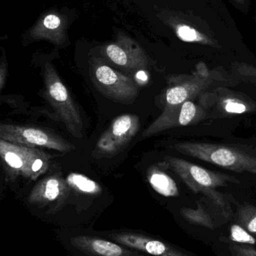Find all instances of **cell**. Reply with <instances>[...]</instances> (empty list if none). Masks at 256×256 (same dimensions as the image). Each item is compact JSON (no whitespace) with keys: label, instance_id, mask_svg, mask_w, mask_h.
<instances>
[{"label":"cell","instance_id":"cell-13","mask_svg":"<svg viewBox=\"0 0 256 256\" xmlns=\"http://www.w3.org/2000/svg\"><path fill=\"white\" fill-rule=\"evenodd\" d=\"M106 54L112 62L128 70H142L147 67V61L140 52H130L116 44L109 45Z\"/></svg>","mask_w":256,"mask_h":256},{"label":"cell","instance_id":"cell-4","mask_svg":"<svg viewBox=\"0 0 256 256\" xmlns=\"http://www.w3.org/2000/svg\"><path fill=\"white\" fill-rule=\"evenodd\" d=\"M0 158L10 178L36 180L50 166L51 156L37 148L14 144L0 138Z\"/></svg>","mask_w":256,"mask_h":256},{"label":"cell","instance_id":"cell-6","mask_svg":"<svg viewBox=\"0 0 256 256\" xmlns=\"http://www.w3.org/2000/svg\"><path fill=\"white\" fill-rule=\"evenodd\" d=\"M0 138L31 148H46L66 152L75 149L74 146L49 130L0 123Z\"/></svg>","mask_w":256,"mask_h":256},{"label":"cell","instance_id":"cell-10","mask_svg":"<svg viewBox=\"0 0 256 256\" xmlns=\"http://www.w3.org/2000/svg\"><path fill=\"white\" fill-rule=\"evenodd\" d=\"M68 185L61 173L48 174L39 180L28 196L30 204L40 208L57 210L62 206L69 192Z\"/></svg>","mask_w":256,"mask_h":256},{"label":"cell","instance_id":"cell-14","mask_svg":"<svg viewBox=\"0 0 256 256\" xmlns=\"http://www.w3.org/2000/svg\"><path fill=\"white\" fill-rule=\"evenodd\" d=\"M161 162L152 166L148 170L147 179L152 188L160 195L174 197L178 195V188L174 179L164 170Z\"/></svg>","mask_w":256,"mask_h":256},{"label":"cell","instance_id":"cell-9","mask_svg":"<svg viewBox=\"0 0 256 256\" xmlns=\"http://www.w3.org/2000/svg\"><path fill=\"white\" fill-rule=\"evenodd\" d=\"M203 117V110L192 100L182 105L164 108L161 115L142 134L143 138L158 135L172 128L190 126L198 122Z\"/></svg>","mask_w":256,"mask_h":256},{"label":"cell","instance_id":"cell-7","mask_svg":"<svg viewBox=\"0 0 256 256\" xmlns=\"http://www.w3.org/2000/svg\"><path fill=\"white\" fill-rule=\"evenodd\" d=\"M140 127L138 116L124 114L117 117L98 140L93 156L100 159L118 154L136 135Z\"/></svg>","mask_w":256,"mask_h":256},{"label":"cell","instance_id":"cell-24","mask_svg":"<svg viewBox=\"0 0 256 256\" xmlns=\"http://www.w3.org/2000/svg\"><path fill=\"white\" fill-rule=\"evenodd\" d=\"M238 3H240V4H243L244 3V0H236Z\"/></svg>","mask_w":256,"mask_h":256},{"label":"cell","instance_id":"cell-11","mask_svg":"<svg viewBox=\"0 0 256 256\" xmlns=\"http://www.w3.org/2000/svg\"><path fill=\"white\" fill-rule=\"evenodd\" d=\"M112 242L150 256H192L172 245L144 234L130 232L106 233Z\"/></svg>","mask_w":256,"mask_h":256},{"label":"cell","instance_id":"cell-1","mask_svg":"<svg viewBox=\"0 0 256 256\" xmlns=\"http://www.w3.org/2000/svg\"><path fill=\"white\" fill-rule=\"evenodd\" d=\"M168 170L174 172L194 192H202L222 208V213L228 218V204L216 188L227 186L228 183H240L236 178L224 173L216 172L196 165L189 161L176 156H167L162 161Z\"/></svg>","mask_w":256,"mask_h":256},{"label":"cell","instance_id":"cell-23","mask_svg":"<svg viewBox=\"0 0 256 256\" xmlns=\"http://www.w3.org/2000/svg\"><path fill=\"white\" fill-rule=\"evenodd\" d=\"M8 74V64L6 62H3L0 64V92L4 88L6 82Z\"/></svg>","mask_w":256,"mask_h":256},{"label":"cell","instance_id":"cell-17","mask_svg":"<svg viewBox=\"0 0 256 256\" xmlns=\"http://www.w3.org/2000/svg\"><path fill=\"white\" fill-rule=\"evenodd\" d=\"M230 240L239 244L255 246L256 238L239 224H233L230 228Z\"/></svg>","mask_w":256,"mask_h":256},{"label":"cell","instance_id":"cell-16","mask_svg":"<svg viewBox=\"0 0 256 256\" xmlns=\"http://www.w3.org/2000/svg\"><path fill=\"white\" fill-rule=\"evenodd\" d=\"M238 224L242 226L250 234L256 236V208L250 204H244L238 210Z\"/></svg>","mask_w":256,"mask_h":256},{"label":"cell","instance_id":"cell-12","mask_svg":"<svg viewBox=\"0 0 256 256\" xmlns=\"http://www.w3.org/2000/svg\"><path fill=\"white\" fill-rule=\"evenodd\" d=\"M72 244L80 252L86 256H140L130 252L122 245L93 236H75L72 239Z\"/></svg>","mask_w":256,"mask_h":256},{"label":"cell","instance_id":"cell-18","mask_svg":"<svg viewBox=\"0 0 256 256\" xmlns=\"http://www.w3.org/2000/svg\"><path fill=\"white\" fill-rule=\"evenodd\" d=\"M184 214L192 222L196 224H200L203 226L213 230L214 225L209 215L203 210L201 206H198L197 210H191V209H186L184 210Z\"/></svg>","mask_w":256,"mask_h":256},{"label":"cell","instance_id":"cell-21","mask_svg":"<svg viewBox=\"0 0 256 256\" xmlns=\"http://www.w3.org/2000/svg\"><path fill=\"white\" fill-rule=\"evenodd\" d=\"M228 250L232 256H256V250L249 245L231 244Z\"/></svg>","mask_w":256,"mask_h":256},{"label":"cell","instance_id":"cell-19","mask_svg":"<svg viewBox=\"0 0 256 256\" xmlns=\"http://www.w3.org/2000/svg\"><path fill=\"white\" fill-rule=\"evenodd\" d=\"M222 108L230 114H242L248 111V106L244 102L238 98H228L222 100Z\"/></svg>","mask_w":256,"mask_h":256},{"label":"cell","instance_id":"cell-20","mask_svg":"<svg viewBox=\"0 0 256 256\" xmlns=\"http://www.w3.org/2000/svg\"><path fill=\"white\" fill-rule=\"evenodd\" d=\"M178 34L184 42H202L203 40V38L195 30L188 26H178Z\"/></svg>","mask_w":256,"mask_h":256},{"label":"cell","instance_id":"cell-2","mask_svg":"<svg viewBox=\"0 0 256 256\" xmlns=\"http://www.w3.org/2000/svg\"><path fill=\"white\" fill-rule=\"evenodd\" d=\"M173 148L182 154L210 162L236 172L256 174V156L242 148L231 144L182 142Z\"/></svg>","mask_w":256,"mask_h":256},{"label":"cell","instance_id":"cell-5","mask_svg":"<svg viewBox=\"0 0 256 256\" xmlns=\"http://www.w3.org/2000/svg\"><path fill=\"white\" fill-rule=\"evenodd\" d=\"M90 78L98 91L114 102L130 104L138 96V86L132 78L103 63L92 68Z\"/></svg>","mask_w":256,"mask_h":256},{"label":"cell","instance_id":"cell-22","mask_svg":"<svg viewBox=\"0 0 256 256\" xmlns=\"http://www.w3.org/2000/svg\"><path fill=\"white\" fill-rule=\"evenodd\" d=\"M44 26L48 30H55L60 26L61 20L58 16L54 14H50L44 18L43 21Z\"/></svg>","mask_w":256,"mask_h":256},{"label":"cell","instance_id":"cell-8","mask_svg":"<svg viewBox=\"0 0 256 256\" xmlns=\"http://www.w3.org/2000/svg\"><path fill=\"white\" fill-rule=\"evenodd\" d=\"M212 75L204 64H198L196 72L191 75L170 78L166 90L164 108L182 105L204 91L212 84Z\"/></svg>","mask_w":256,"mask_h":256},{"label":"cell","instance_id":"cell-3","mask_svg":"<svg viewBox=\"0 0 256 256\" xmlns=\"http://www.w3.org/2000/svg\"><path fill=\"white\" fill-rule=\"evenodd\" d=\"M44 97L55 111L58 120L75 138L84 136V122L78 106L52 64L44 72Z\"/></svg>","mask_w":256,"mask_h":256},{"label":"cell","instance_id":"cell-15","mask_svg":"<svg viewBox=\"0 0 256 256\" xmlns=\"http://www.w3.org/2000/svg\"><path fill=\"white\" fill-rule=\"evenodd\" d=\"M66 180L70 189L86 195H98L102 190V186L96 180L79 173H70Z\"/></svg>","mask_w":256,"mask_h":256}]
</instances>
